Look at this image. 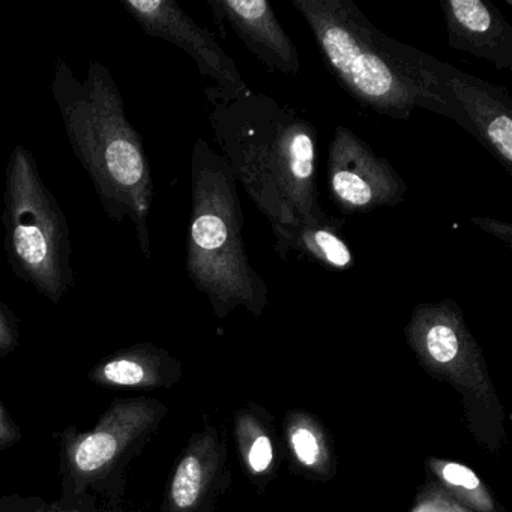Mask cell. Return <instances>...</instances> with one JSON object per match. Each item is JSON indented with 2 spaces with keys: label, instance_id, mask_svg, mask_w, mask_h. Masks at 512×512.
<instances>
[{
  "label": "cell",
  "instance_id": "obj_1",
  "mask_svg": "<svg viewBox=\"0 0 512 512\" xmlns=\"http://www.w3.org/2000/svg\"><path fill=\"white\" fill-rule=\"evenodd\" d=\"M292 5L329 73L356 103L395 121L427 110L463 128L446 86L448 64L383 34L352 0H292Z\"/></svg>",
  "mask_w": 512,
  "mask_h": 512
},
{
  "label": "cell",
  "instance_id": "obj_2",
  "mask_svg": "<svg viewBox=\"0 0 512 512\" xmlns=\"http://www.w3.org/2000/svg\"><path fill=\"white\" fill-rule=\"evenodd\" d=\"M211 104L215 143L272 230L326 212L317 191L319 136L311 121L251 88Z\"/></svg>",
  "mask_w": 512,
  "mask_h": 512
},
{
  "label": "cell",
  "instance_id": "obj_3",
  "mask_svg": "<svg viewBox=\"0 0 512 512\" xmlns=\"http://www.w3.org/2000/svg\"><path fill=\"white\" fill-rule=\"evenodd\" d=\"M71 148L91 178L110 220L130 221L151 259L149 215L154 199L151 164L142 137L128 121L124 98L106 65L89 64L85 80L59 58L50 85Z\"/></svg>",
  "mask_w": 512,
  "mask_h": 512
},
{
  "label": "cell",
  "instance_id": "obj_4",
  "mask_svg": "<svg viewBox=\"0 0 512 512\" xmlns=\"http://www.w3.org/2000/svg\"><path fill=\"white\" fill-rule=\"evenodd\" d=\"M236 184L226 160L197 139L191 157L187 274L221 316L239 305L260 313L268 298L265 280L245 250Z\"/></svg>",
  "mask_w": 512,
  "mask_h": 512
},
{
  "label": "cell",
  "instance_id": "obj_5",
  "mask_svg": "<svg viewBox=\"0 0 512 512\" xmlns=\"http://www.w3.org/2000/svg\"><path fill=\"white\" fill-rule=\"evenodd\" d=\"M5 250L17 278L59 302L73 287L70 227L64 209L44 184L37 160L17 145L5 169Z\"/></svg>",
  "mask_w": 512,
  "mask_h": 512
},
{
  "label": "cell",
  "instance_id": "obj_6",
  "mask_svg": "<svg viewBox=\"0 0 512 512\" xmlns=\"http://www.w3.org/2000/svg\"><path fill=\"white\" fill-rule=\"evenodd\" d=\"M328 191L341 214L394 208L409 193L406 181L386 158L350 128L338 125L328 151Z\"/></svg>",
  "mask_w": 512,
  "mask_h": 512
},
{
  "label": "cell",
  "instance_id": "obj_7",
  "mask_svg": "<svg viewBox=\"0 0 512 512\" xmlns=\"http://www.w3.org/2000/svg\"><path fill=\"white\" fill-rule=\"evenodd\" d=\"M121 5L145 34L179 47L196 62L200 74L214 83L205 89L209 103L232 100L250 91L214 35L197 25L173 0H121Z\"/></svg>",
  "mask_w": 512,
  "mask_h": 512
},
{
  "label": "cell",
  "instance_id": "obj_8",
  "mask_svg": "<svg viewBox=\"0 0 512 512\" xmlns=\"http://www.w3.org/2000/svg\"><path fill=\"white\" fill-rule=\"evenodd\" d=\"M446 86L463 119V130L484 145L506 172L512 173V101L506 89L449 64Z\"/></svg>",
  "mask_w": 512,
  "mask_h": 512
},
{
  "label": "cell",
  "instance_id": "obj_9",
  "mask_svg": "<svg viewBox=\"0 0 512 512\" xmlns=\"http://www.w3.org/2000/svg\"><path fill=\"white\" fill-rule=\"evenodd\" d=\"M212 16L235 32L248 52L253 53L269 71L298 76L301 59L266 0H208Z\"/></svg>",
  "mask_w": 512,
  "mask_h": 512
},
{
  "label": "cell",
  "instance_id": "obj_10",
  "mask_svg": "<svg viewBox=\"0 0 512 512\" xmlns=\"http://www.w3.org/2000/svg\"><path fill=\"white\" fill-rule=\"evenodd\" d=\"M448 44L452 50L512 71V26L491 2L442 0Z\"/></svg>",
  "mask_w": 512,
  "mask_h": 512
},
{
  "label": "cell",
  "instance_id": "obj_11",
  "mask_svg": "<svg viewBox=\"0 0 512 512\" xmlns=\"http://www.w3.org/2000/svg\"><path fill=\"white\" fill-rule=\"evenodd\" d=\"M274 248L281 259L296 254L329 271H349L355 265L349 242L344 236V221L323 212L319 217L299 221L284 229L272 230Z\"/></svg>",
  "mask_w": 512,
  "mask_h": 512
},
{
  "label": "cell",
  "instance_id": "obj_12",
  "mask_svg": "<svg viewBox=\"0 0 512 512\" xmlns=\"http://www.w3.org/2000/svg\"><path fill=\"white\" fill-rule=\"evenodd\" d=\"M119 449L118 436L107 430L86 437L76 451V464L83 472H95L113 460Z\"/></svg>",
  "mask_w": 512,
  "mask_h": 512
},
{
  "label": "cell",
  "instance_id": "obj_13",
  "mask_svg": "<svg viewBox=\"0 0 512 512\" xmlns=\"http://www.w3.org/2000/svg\"><path fill=\"white\" fill-rule=\"evenodd\" d=\"M203 487L202 461L187 455L179 464L172 484V499L179 509H188L199 499Z\"/></svg>",
  "mask_w": 512,
  "mask_h": 512
},
{
  "label": "cell",
  "instance_id": "obj_14",
  "mask_svg": "<svg viewBox=\"0 0 512 512\" xmlns=\"http://www.w3.org/2000/svg\"><path fill=\"white\" fill-rule=\"evenodd\" d=\"M104 376L118 385H137L145 380V368L131 359H115L104 367Z\"/></svg>",
  "mask_w": 512,
  "mask_h": 512
},
{
  "label": "cell",
  "instance_id": "obj_15",
  "mask_svg": "<svg viewBox=\"0 0 512 512\" xmlns=\"http://www.w3.org/2000/svg\"><path fill=\"white\" fill-rule=\"evenodd\" d=\"M293 451L305 466H313L319 460L320 446L313 431L301 427L292 434Z\"/></svg>",
  "mask_w": 512,
  "mask_h": 512
},
{
  "label": "cell",
  "instance_id": "obj_16",
  "mask_svg": "<svg viewBox=\"0 0 512 512\" xmlns=\"http://www.w3.org/2000/svg\"><path fill=\"white\" fill-rule=\"evenodd\" d=\"M442 478L448 484L464 488V490L473 491L481 487V481L476 473L472 472L469 467L461 466L458 463H446L442 467Z\"/></svg>",
  "mask_w": 512,
  "mask_h": 512
},
{
  "label": "cell",
  "instance_id": "obj_17",
  "mask_svg": "<svg viewBox=\"0 0 512 512\" xmlns=\"http://www.w3.org/2000/svg\"><path fill=\"white\" fill-rule=\"evenodd\" d=\"M274 460V449L271 440L266 436H259L251 445L248 452V464L256 473L265 472Z\"/></svg>",
  "mask_w": 512,
  "mask_h": 512
},
{
  "label": "cell",
  "instance_id": "obj_18",
  "mask_svg": "<svg viewBox=\"0 0 512 512\" xmlns=\"http://www.w3.org/2000/svg\"><path fill=\"white\" fill-rule=\"evenodd\" d=\"M470 223L475 224L482 232L494 236L499 241L505 242L508 247L512 245V226L505 221L494 220L488 217H470Z\"/></svg>",
  "mask_w": 512,
  "mask_h": 512
},
{
  "label": "cell",
  "instance_id": "obj_19",
  "mask_svg": "<svg viewBox=\"0 0 512 512\" xmlns=\"http://www.w3.org/2000/svg\"><path fill=\"white\" fill-rule=\"evenodd\" d=\"M13 326L5 313L4 305L0 304V347L8 346L13 341Z\"/></svg>",
  "mask_w": 512,
  "mask_h": 512
}]
</instances>
